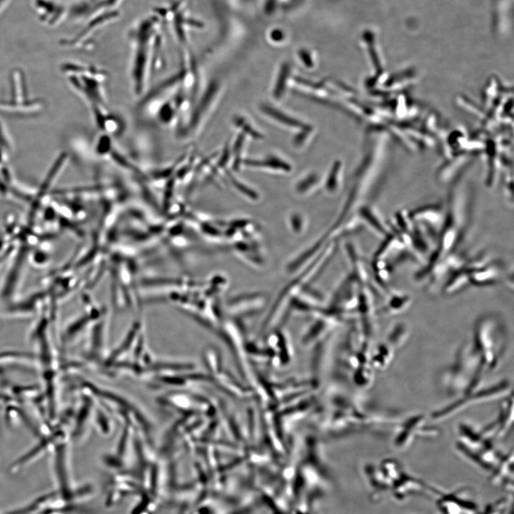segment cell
<instances>
[{"label": "cell", "mask_w": 514, "mask_h": 514, "mask_svg": "<svg viewBox=\"0 0 514 514\" xmlns=\"http://www.w3.org/2000/svg\"><path fill=\"white\" fill-rule=\"evenodd\" d=\"M434 427L426 425L425 417L417 414L405 419L398 429L394 438V444L398 448H405L417 437L434 436L438 433Z\"/></svg>", "instance_id": "3"}, {"label": "cell", "mask_w": 514, "mask_h": 514, "mask_svg": "<svg viewBox=\"0 0 514 514\" xmlns=\"http://www.w3.org/2000/svg\"><path fill=\"white\" fill-rule=\"evenodd\" d=\"M411 299L407 294H393L390 300L385 306L387 313H395L405 311L410 304Z\"/></svg>", "instance_id": "7"}, {"label": "cell", "mask_w": 514, "mask_h": 514, "mask_svg": "<svg viewBox=\"0 0 514 514\" xmlns=\"http://www.w3.org/2000/svg\"><path fill=\"white\" fill-rule=\"evenodd\" d=\"M510 388V383L507 380H502L485 388L480 386L455 396L453 401L433 411L430 418L433 421L443 420L471 405L508 395Z\"/></svg>", "instance_id": "2"}, {"label": "cell", "mask_w": 514, "mask_h": 514, "mask_svg": "<svg viewBox=\"0 0 514 514\" xmlns=\"http://www.w3.org/2000/svg\"><path fill=\"white\" fill-rule=\"evenodd\" d=\"M396 350L386 340L378 347L373 357V366L379 370L387 368L394 358Z\"/></svg>", "instance_id": "6"}, {"label": "cell", "mask_w": 514, "mask_h": 514, "mask_svg": "<svg viewBox=\"0 0 514 514\" xmlns=\"http://www.w3.org/2000/svg\"><path fill=\"white\" fill-rule=\"evenodd\" d=\"M513 395L503 402L498 417L483 428L481 433L488 438L503 436L513 425Z\"/></svg>", "instance_id": "5"}, {"label": "cell", "mask_w": 514, "mask_h": 514, "mask_svg": "<svg viewBox=\"0 0 514 514\" xmlns=\"http://www.w3.org/2000/svg\"><path fill=\"white\" fill-rule=\"evenodd\" d=\"M505 266L498 259L489 258L485 262L473 266L468 272L470 285L475 286H493L505 278Z\"/></svg>", "instance_id": "4"}, {"label": "cell", "mask_w": 514, "mask_h": 514, "mask_svg": "<svg viewBox=\"0 0 514 514\" xmlns=\"http://www.w3.org/2000/svg\"><path fill=\"white\" fill-rule=\"evenodd\" d=\"M505 341L506 332L503 322L495 315L487 314L476 321L470 343L486 374L497 368L503 355Z\"/></svg>", "instance_id": "1"}]
</instances>
